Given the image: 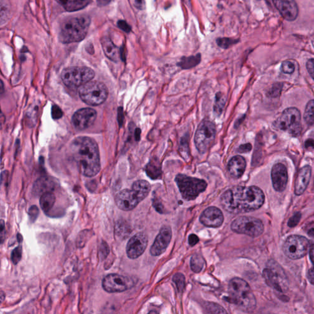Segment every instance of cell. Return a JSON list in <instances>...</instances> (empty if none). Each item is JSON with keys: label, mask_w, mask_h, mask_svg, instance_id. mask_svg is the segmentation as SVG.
I'll return each instance as SVG.
<instances>
[{"label": "cell", "mask_w": 314, "mask_h": 314, "mask_svg": "<svg viewBox=\"0 0 314 314\" xmlns=\"http://www.w3.org/2000/svg\"><path fill=\"white\" fill-rule=\"evenodd\" d=\"M264 199V192L256 186H237L224 192L220 204L227 212L237 214L258 210Z\"/></svg>", "instance_id": "1"}, {"label": "cell", "mask_w": 314, "mask_h": 314, "mask_svg": "<svg viewBox=\"0 0 314 314\" xmlns=\"http://www.w3.org/2000/svg\"><path fill=\"white\" fill-rule=\"evenodd\" d=\"M70 153L80 172L86 177H94L101 170L98 144L91 138L80 136L72 140Z\"/></svg>", "instance_id": "2"}, {"label": "cell", "mask_w": 314, "mask_h": 314, "mask_svg": "<svg viewBox=\"0 0 314 314\" xmlns=\"http://www.w3.org/2000/svg\"><path fill=\"white\" fill-rule=\"evenodd\" d=\"M228 302L244 312L255 310L256 302L255 296L247 282L235 278L228 284Z\"/></svg>", "instance_id": "3"}, {"label": "cell", "mask_w": 314, "mask_h": 314, "mask_svg": "<svg viewBox=\"0 0 314 314\" xmlns=\"http://www.w3.org/2000/svg\"><path fill=\"white\" fill-rule=\"evenodd\" d=\"M90 24V18L86 16L67 18L60 26V42L64 44L81 42L88 34Z\"/></svg>", "instance_id": "4"}, {"label": "cell", "mask_w": 314, "mask_h": 314, "mask_svg": "<svg viewBox=\"0 0 314 314\" xmlns=\"http://www.w3.org/2000/svg\"><path fill=\"white\" fill-rule=\"evenodd\" d=\"M151 186L148 181L137 180L132 184V189H124L117 194L115 202L119 209L132 210L148 196Z\"/></svg>", "instance_id": "5"}, {"label": "cell", "mask_w": 314, "mask_h": 314, "mask_svg": "<svg viewBox=\"0 0 314 314\" xmlns=\"http://www.w3.org/2000/svg\"><path fill=\"white\" fill-rule=\"evenodd\" d=\"M175 182L184 200L186 201L194 200L204 192L208 184L205 180L178 174L176 176Z\"/></svg>", "instance_id": "6"}, {"label": "cell", "mask_w": 314, "mask_h": 314, "mask_svg": "<svg viewBox=\"0 0 314 314\" xmlns=\"http://www.w3.org/2000/svg\"><path fill=\"white\" fill-rule=\"evenodd\" d=\"M96 73L90 68L72 66L64 69L61 78L64 83L70 88H80L93 80Z\"/></svg>", "instance_id": "7"}, {"label": "cell", "mask_w": 314, "mask_h": 314, "mask_svg": "<svg viewBox=\"0 0 314 314\" xmlns=\"http://www.w3.org/2000/svg\"><path fill=\"white\" fill-rule=\"evenodd\" d=\"M80 96L86 104L98 106L104 104L108 96V90L104 84L98 81H90L80 86Z\"/></svg>", "instance_id": "8"}, {"label": "cell", "mask_w": 314, "mask_h": 314, "mask_svg": "<svg viewBox=\"0 0 314 314\" xmlns=\"http://www.w3.org/2000/svg\"><path fill=\"white\" fill-rule=\"evenodd\" d=\"M216 128L214 124L209 120H203L198 126L194 135V144L198 151L205 154L214 142Z\"/></svg>", "instance_id": "9"}, {"label": "cell", "mask_w": 314, "mask_h": 314, "mask_svg": "<svg viewBox=\"0 0 314 314\" xmlns=\"http://www.w3.org/2000/svg\"><path fill=\"white\" fill-rule=\"evenodd\" d=\"M231 228L238 234H243L249 236H260L264 232V226L259 219L253 216H240L232 222Z\"/></svg>", "instance_id": "10"}, {"label": "cell", "mask_w": 314, "mask_h": 314, "mask_svg": "<svg viewBox=\"0 0 314 314\" xmlns=\"http://www.w3.org/2000/svg\"><path fill=\"white\" fill-rule=\"evenodd\" d=\"M275 126L280 130L298 134L302 130L301 114L295 108L286 109L276 121Z\"/></svg>", "instance_id": "11"}, {"label": "cell", "mask_w": 314, "mask_h": 314, "mask_svg": "<svg viewBox=\"0 0 314 314\" xmlns=\"http://www.w3.org/2000/svg\"><path fill=\"white\" fill-rule=\"evenodd\" d=\"M310 242L305 237L292 235L286 240L283 245V251L288 258L298 260L304 257L308 252Z\"/></svg>", "instance_id": "12"}, {"label": "cell", "mask_w": 314, "mask_h": 314, "mask_svg": "<svg viewBox=\"0 0 314 314\" xmlns=\"http://www.w3.org/2000/svg\"><path fill=\"white\" fill-rule=\"evenodd\" d=\"M135 285L134 278L116 274L106 276L102 282V288L108 293H120L130 289Z\"/></svg>", "instance_id": "13"}, {"label": "cell", "mask_w": 314, "mask_h": 314, "mask_svg": "<svg viewBox=\"0 0 314 314\" xmlns=\"http://www.w3.org/2000/svg\"><path fill=\"white\" fill-rule=\"evenodd\" d=\"M262 276L268 285L276 290L284 292L288 289V278L285 273L278 265L272 264V262H270V264L264 270Z\"/></svg>", "instance_id": "14"}, {"label": "cell", "mask_w": 314, "mask_h": 314, "mask_svg": "<svg viewBox=\"0 0 314 314\" xmlns=\"http://www.w3.org/2000/svg\"><path fill=\"white\" fill-rule=\"evenodd\" d=\"M148 237L144 232H138L131 238L127 244V256L130 259H136L142 255L148 247Z\"/></svg>", "instance_id": "15"}, {"label": "cell", "mask_w": 314, "mask_h": 314, "mask_svg": "<svg viewBox=\"0 0 314 314\" xmlns=\"http://www.w3.org/2000/svg\"><path fill=\"white\" fill-rule=\"evenodd\" d=\"M97 113L92 108H82L74 113L72 118V122L75 128L84 130L89 128L96 121Z\"/></svg>", "instance_id": "16"}, {"label": "cell", "mask_w": 314, "mask_h": 314, "mask_svg": "<svg viewBox=\"0 0 314 314\" xmlns=\"http://www.w3.org/2000/svg\"><path fill=\"white\" fill-rule=\"evenodd\" d=\"M172 238V231L168 226H164L151 246L150 252L152 256H157L162 255L166 250Z\"/></svg>", "instance_id": "17"}, {"label": "cell", "mask_w": 314, "mask_h": 314, "mask_svg": "<svg viewBox=\"0 0 314 314\" xmlns=\"http://www.w3.org/2000/svg\"><path fill=\"white\" fill-rule=\"evenodd\" d=\"M282 17L288 21H294L298 16V6L294 0H272Z\"/></svg>", "instance_id": "18"}, {"label": "cell", "mask_w": 314, "mask_h": 314, "mask_svg": "<svg viewBox=\"0 0 314 314\" xmlns=\"http://www.w3.org/2000/svg\"><path fill=\"white\" fill-rule=\"evenodd\" d=\"M200 222L210 228H218L224 223L222 212L216 207H210L204 210L200 218Z\"/></svg>", "instance_id": "19"}, {"label": "cell", "mask_w": 314, "mask_h": 314, "mask_svg": "<svg viewBox=\"0 0 314 314\" xmlns=\"http://www.w3.org/2000/svg\"><path fill=\"white\" fill-rule=\"evenodd\" d=\"M272 186L277 192L285 190L288 182V172L285 165L282 164H276L272 170Z\"/></svg>", "instance_id": "20"}, {"label": "cell", "mask_w": 314, "mask_h": 314, "mask_svg": "<svg viewBox=\"0 0 314 314\" xmlns=\"http://www.w3.org/2000/svg\"><path fill=\"white\" fill-rule=\"evenodd\" d=\"M310 166L308 165L300 170L294 184V193L296 196H301L304 193L310 183Z\"/></svg>", "instance_id": "21"}, {"label": "cell", "mask_w": 314, "mask_h": 314, "mask_svg": "<svg viewBox=\"0 0 314 314\" xmlns=\"http://www.w3.org/2000/svg\"><path fill=\"white\" fill-rule=\"evenodd\" d=\"M246 162L240 156L232 157L228 164V172L230 176L237 180L242 176L245 172Z\"/></svg>", "instance_id": "22"}, {"label": "cell", "mask_w": 314, "mask_h": 314, "mask_svg": "<svg viewBox=\"0 0 314 314\" xmlns=\"http://www.w3.org/2000/svg\"><path fill=\"white\" fill-rule=\"evenodd\" d=\"M56 185L58 184L55 180L52 178H40L34 184L33 193L36 196H40L46 192H52L55 190Z\"/></svg>", "instance_id": "23"}, {"label": "cell", "mask_w": 314, "mask_h": 314, "mask_svg": "<svg viewBox=\"0 0 314 314\" xmlns=\"http://www.w3.org/2000/svg\"><path fill=\"white\" fill-rule=\"evenodd\" d=\"M101 43L106 56L110 60L118 62L120 58V52L117 46L108 37L102 38Z\"/></svg>", "instance_id": "24"}, {"label": "cell", "mask_w": 314, "mask_h": 314, "mask_svg": "<svg viewBox=\"0 0 314 314\" xmlns=\"http://www.w3.org/2000/svg\"><path fill=\"white\" fill-rule=\"evenodd\" d=\"M66 12H74L88 6L92 0H56Z\"/></svg>", "instance_id": "25"}, {"label": "cell", "mask_w": 314, "mask_h": 314, "mask_svg": "<svg viewBox=\"0 0 314 314\" xmlns=\"http://www.w3.org/2000/svg\"><path fill=\"white\" fill-rule=\"evenodd\" d=\"M146 174L152 180H158L162 174V164L158 158L154 157L146 165Z\"/></svg>", "instance_id": "26"}, {"label": "cell", "mask_w": 314, "mask_h": 314, "mask_svg": "<svg viewBox=\"0 0 314 314\" xmlns=\"http://www.w3.org/2000/svg\"><path fill=\"white\" fill-rule=\"evenodd\" d=\"M202 61L201 54H197L196 56H182L177 66L182 70H189L196 67Z\"/></svg>", "instance_id": "27"}, {"label": "cell", "mask_w": 314, "mask_h": 314, "mask_svg": "<svg viewBox=\"0 0 314 314\" xmlns=\"http://www.w3.org/2000/svg\"><path fill=\"white\" fill-rule=\"evenodd\" d=\"M56 201V197L52 192H46L40 198V208L44 212H50Z\"/></svg>", "instance_id": "28"}, {"label": "cell", "mask_w": 314, "mask_h": 314, "mask_svg": "<svg viewBox=\"0 0 314 314\" xmlns=\"http://www.w3.org/2000/svg\"><path fill=\"white\" fill-rule=\"evenodd\" d=\"M226 100V96L222 92H218L216 94L214 105V112L218 117H220L222 113L223 112Z\"/></svg>", "instance_id": "29"}, {"label": "cell", "mask_w": 314, "mask_h": 314, "mask_svg": "<svg viewBox=\"0 0 314 314\" xmlns=\"http://www.w3.org/2000/svg\"><path fill=\"white\" fill-rule=\"evenodd\" d=\"M204 260L201 256L194 255L191 258V269L196 273L201 272L204 268Z\"/></svg>", "instance_id": "30"}, {"label": "cell", "mask_w": 314, "mask_h": 314, "mask_svg": "<svg viewBox=\"0 0 314 314\" xmlns=\"http://www.w3.org/2000/svg\"><path fill=\"white\" fill-rule=\"evenodd\" d=\"M304 118L308 124H314V100H311L306 107Z\"/></svg>", "instance_id": "31"}, {"label": "cell", "mask_w": 314, "mask_h": 314, "mask_svg": "<svg viewBox=\"0 0 314 314\" xmlns=\"http://www.w3.org/2000/svg\"><path fill=\"white\" fill-rule=\"evenodd\" d=\"M238 42H239V40L230 38H218L216 39V44L219 48L224 50H228L232 46L236 44Z\"/></svg>", "instance_id": "32"}, {"label": "cell", "mask_w": 314, "mask_h": 314, "mask_svg": "<svg viewBox=\"0 0 314 314\" xmlns=\"http://www.w3.org/2000/svg\"><path fill=\"white\" fill-rule=\"evenodd\" d=\"M178 290L180 293H182L186 286V278L182 273H177L172 278Z\"/></svg>", "instance_id": "33"}, {"label": "cell", "mask_w": 314, "mask_h": 314, "mask_svg": "<svg viewBox=\"0 0 314 314\" xmlns=\"http://www.w3.org/2000/svg\"><path fill=\"white\" fill-rule=\"evenodd\" d=\"M180 150V156H182V158L186 160H188L190 154H189L188 140L186 139V138L184 137L183 139L181 140L180 150Z\"/></svg>", "instance_id": "34"}, {"label": "cell", "mask_w": 314, "mask_h": 314, "mask_svg": "<svg viewBox=\"0 0 314 314\" xmlns=\"http://www.w3.org/2000/svg\"><path fill=\"white\" fill-rule=\"evenodd\" d=\"M22 254V248L21 246H18L14 249L12 254V260L14 264H17L20 261Z\"/></svg>", "instance_id": "35"}, {"label": "cell", "mask_w": 314, "mask_h": 314, "mask_svg": "<svg viewBox=\"0 0 314 314\" xmlns=\"http://www.w3.org/2000/svg\"><path fill=\"white\" fill-rule=\"evenodd\" d=\"M281 70L286 74H292L294 71V64L290 61L284 62L282 64Z\"/></svg>", "instance_id": "36"}, {"label": "cell", "mask_w": 314, "mask_h": 314, "mask_svg": "<svg viewBox=\"0 0 314 314\" xmlns=\"http://www.w3.org/2000/svg\"><path fill=\"white\" fill-rule=\"evenodd\" d=\"M63 112L58 106L53 105L52 107V117L54 120H58L63 116Z\"/></svg>", "instance_id": "37"}, {"label": "cell", "mask_w": 314, "mask_h": 314, "mask_svg": "<svg viewBox=\"0 0 314 314\" xmlns=\"http://www.w3.org/2000/svg\"><path fill=\"white\" fill-rule=\"evenodd\" d=\"M301 213L296 212L294 216H292L288 222V226L290 227L296 226L298 224L300 219H301Z\"/></svg>", "instance_id": "38"}, {"label": "cell", "mask_w": 314, "mask_h": 314, "mask_svg": "<svg viewBox=\"0 0 314 314\" xmlns=\"http://www.w3.org/2000/svg\"><path fill=\"white\" fill-rule=\"evenodd\" d=\"M118 26L119 28H120L122 30L126 32V34H129L132 31V27L129 25L126 21L124 20H120L118 21Z\"/></svg>", "instance_id": "39"}, {"label": "cell", "mask_w": 314, "mask_h": 314, "mask_svg": "<svg viewBox=\"0 0 314 314\" xmlns=\"http://www.w3.org/2000/svg\"><path fill=\"white\" fill-rule=\"evenodd\" d=\"M39 215V210L36 206H32L29 210V216L30 220L34 222L36 220L38 216Z\"/></svg>", "instance_id": "40"}, {"label": "cell", "mask_w": 314, "mask_h": 314, "mask_svg": "<svg viewBox=\"0 0 314 314\" xmlns=\"http://www.w3.org/2000/svg\"><path fill=\"white\" fill-rule=\"evenodd\" d=\"M208 308H209V310H212L210 312L211 313H226V311L224 310V308L216 304L208 305Z\"/></svg>", "instance_id": "41"}, {"label": "cell", "mask_w": 314, "mask_h": 314, "mask_svg": "<svg viewBox=\"0 0 314 314\" xmlns=\"http://www.w3.org/2000/svg\"><path fill=\"white\" fill-rule=\"evenodd\" d=\"M306 68L310 76L314 80V59H310L307 62Z\"/></svg>", "instance_id": "42"}, {"label": "cell", "mask_w": 314, "mask_h": 314, "mask_svg": "<svg viewBox=\"0 0 314 314\" xmlns=\"http://www.w3.org/2000/svg\"><path fill=\"white\" fill-rule=\"evenodd\" d=\"M252 148V146L250 143H247V144H242L240 146V148H238V152L240 153H247L248 152H250Z\"/></svg>", "instance_id": "43"}, {"label": "cell", "mask_w": 314, "mask_h": 314, "mask_svg": "<svg viewBox=\"0 0 314 314\" xmlns=\"http://www.w3.org/2000/svg\"><path fill=\"white\" fill-rule=\"evenodd\" d=\"M199 242V238L196 234H192L188 237V243L191 246H194Z\"/></svg>", "instance_id": "44"}, {"label": "cell", "mask_w": 314, "mask_h": 314, "mask_svg": "<svg viewBox=\"0 0 314 314\" xmlns=\"http://www.w3.org/2000/svg\"><path fill=\"white\" fill-rule=\"evenodd\" d=\"M134 6L138 10H144L146 8L145 0H134Z\"/></svg>", "instance_id": "45"}, {"label": "cell", "mask_w": 314, "mask_h": 314, "mask_svg": "<svg viewBox=\"0 0 314 314\" xmlns=\"http://www.w3.org/2000/svg\"><path fill=\"white\" fill-rule=\"evenodd\" d=\"M124 116L122 108H119L118 110V122L119 124H120V126H122V124L124 123Z\"/></svg>", "instance_id": "46"}, {"label": "cell", "mask_w": 314, "mask_h": 314, "mask_svg": "<svg viewBox=\"0 0 314 314\" xmlns=\"http://www.w3.org/2000/svg\"><path fill=\"white\" fill-rule=\"evenodd\" d=\"M308 278L310 282L314 285V265L308 270Z\"/></svg>", "instance_id": "47"}, {"label": "cell", "mask_w": 314, "mask_h": 314, "mask_svg": "<svg viewBox=\"0 0 314 314\" xmlns=\"http://www.w3.org/2000/svg\"><path fill=\"white\" fill-rule=\"evenodd\" d=\"M307 234L310 237L314 238V223L311 224L308 226Z\"/></svg>", "instance_id": "48"}, {"label": "cell", "mask_w": 314, "mask_h": 314, "mask_svg": "<svg viewBox=\"0 0 314 314\" xmlns=\"http://www.w3.org/2000/svg\"><path fill=\"white\" fill-rule=\"evenodd\" d=\"M305 147L306 148H314V140L312 139L308 140L305 142Z\"/></svg>", "instance_id": "49"}, {"label": "cell", "mask_w": 314, "mask_h": 314, "mask_svg": "<svg viewBox=\"0 0 314 314\" xmlns=\"http://www.w3.org/2000/svg\"><path fill=\"white\" fill-rule=\"evenodd\" d=\"M99 6H105L110 4L112 0H96Z\"/></svg>", "instance_id": "50"}, {"label": "cell", "mask_w": 314, "mask_h": 314, "mask_svg": "<svg viewBox=\"0 0 314 314\" xmlns=\"http://www.w3.org/2000/svg\"><path fill=\"white\" fill-rule=\"evenodd\" d=\"M140 134H142V130L140 128H136L134 132L135 140L136 142H139L140 139Z\"/></svg>", "instance_id": "51"}, {"label": "cell", "mask_w": 314, "mask_h": 314, "mask_svg": "<svg viewBox=\"0 0 314 314\" xmlns=\"http://www.w3.org/2000/svg\"><path fill=\"white\" fill-rule=\"evenodd\" d=\"M4 220H2L1 221V240H2V242H4Z\"/></svg>", "instance_id": "52"}, {"label": "cell", "mask_w": 314, "mask_h": 314, "mask_svg": "<svg viewBox=\"0 0 314 314\" xmlns=\"http://www.w3.org/2000/svg\"><path fill=\"white\" fill-rule=\"evenodd\" d=\"M310 260L314 265V245H313L310 249Z\"/></svg>", "instance_id": "53"}, {"label": "cell", "mask_w": 314, "mask_h": 314, "mask_svg": "<svg viewBox=\"0 0 314 314\" xmlns=\"http://www.w3.org/2000/svg\"><path fill=\"white\" fill-rule=\"evenodd\" d=\"M2 297H1V299H2V301H4V292H2V295H1Z\"/></svg>", "instance_id": "54"}, {"label": "cell", "mask_w": 314, "mask_h": 314, "mask_svg": "<svg viewBox=\"0 0 314 314\" xmlns=\"http://www.w3.org/2000/svg\"><path fill=\"white\" fill-rule=\"evenodd\" d=\"M312 44H313V46H314V40H312Z\"/></svg>", "instance_id": "55"}]
</instances>
